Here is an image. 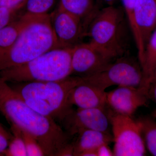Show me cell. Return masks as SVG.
<instances>
[{
	"mask_svg": "<svg viewBox=\"0 0 156 156\" xmlns=\"http://www.w3.org/2000/svg\"><path fill=\"white\" fill-rule=\"evenodd\" d=\"M0 112L10 125L33 135L46 156H59L72 136L55 120L29 106L8 82L0 77Z\"/></svg>",
	"mask_w": 156,
	"mask_h": 156,
	"instance_id": "1",
	"label": "cell"
},
{
	"mask_svg": "<svg viewBox=\"0 0 156 156\" xmlns=\"http://www.w3.org/2000/svg\"><path fill=\"white\" fill-rule=\"evenodd\" d=\"M83 82L82 78L70 76L60 81L15 83L11 87L29 106L61 124L73 109L68 103L71 91Z\"/></svg>",
	"mask_w": 156,
	"mask_h": 156,
	"instance_id": "2",
	"label": "cell"
},
{
	"mask_svg": "<svg viewBox=\"0 0 156 156\" xmlns=\"http://www.w3.org/2000/svg\"><path fill=\"white\" fill-rule=\"evenodd\" d=\"M59 48L50 14L29 15L16 41L0 56V72L25 64L49 50Z\"/></svg>",
	"mask_w": 156,
	"mask_h": 156,
	"instance_id": "3",
	"label": "cell"
},
{
	"mask_svg": "<svg viewBox=\"0 0 156 156\" xmlns=\"http://www.w3.org/2000/svg\"><path fill=\"white\" fill-rule=\"evenodd\" d=\"M72 48H57L19 66L0 72L7 82L60 81L71 76Z\"/></svg>",
	"mask_w": 156,
	"mask_h": 156,
	"instance_id": "4",
	"label": "cell"
},
{
	"mask_svg": "<svg viewBox=\"0 0 156 156\" xmlns=\"http://www.w3.org/2000/svg\"><path fill=\"white\" fill-rule=\"evenodd\" d=\"M123 14L113 6L101 9L89 23L87 36L90 42L106 51L114 58L125 52L122 25Z\"/></svg>",
	"mask_w": 156,
	"mask_h": 156,
	"instance_id": "5",
	"label": "cell"
},
{
	"mask_svg": "<svg viewBox=\"0 0 156 156\" xmlns=\"http://www.w3.org/2000/svg\"><path fill=\"white\" fill-rule=\"evenodd\" d=\"M107 112L114 141V156L145 155V143L138 121L130 116L117 113L111 108Z\"/></svg>",
	"mask_w": 156,
	"mask_h": 156,
	"instance_id": "6",
	"label": "cell"
},
{
	"mask_svg": "<svg viewBox=\"0 0 156 156\" xmlns=\"http://www.w3.org/2000/svg\"><path fill=\"white\" fill-rule=\"evenodd\" d=\"M82 79L84 83L103 90L113 86L137 87L142 81V70L131 58L121 57L100 71Z\"/></svg>",
	"mask_w": 156,
	"mask_h": 156,
	"instance_id": "7",
	"label": "cell"
},
{
	"mask_svg": "<svg viewBox=\"0 0 156 156\" xmlns=\"http://www.w3.org/2000/svg\"><path fill=\"white\" fill-rule=\"evenodd\" d=\"M115 59L91 42L81 43L72 50L71 76H88L104 69Z\"/></svg>",
	"mask_w": 156,
	"mask_h": 156,
	"instance_id": "8",
	"label": "cell"
},
{
	"mask_svg": "<svg viewBox=\"0 0 156 156\" xmlns=\"http://www.w3.org/2000/svg\"><path fill=\"white\" fill-rule=\"evenodd\" d=\"M50 18L58 48H73L87 36L83 23L72 14L57 8L50 14Z\"/></svg>",
	"mask_w": 156,
	"mask_h": 156,
	"instance_id": "9",
	"label": "cell"
},
{
	"mask_svg": "<svg viewBox=\"0 0 156 156\" xmlns=\"http://www.w3.org/2000/svg\"><path fill=\"white\" fill-rule=\"evenodd\" d=\"M106 109H73L61 123L65 131L71 135L86 129L108 132L109 119Z\"/></svg>",
	"mask_w": 156,
	"mask_h": 156,
	"instance_id": "10",
	"label": "cell"
},
{
	"mask_svg": "<svg viewBox=\"0 0 156 156\" xmlns=\"http://www.w3.org/2000/svg\"><path fill=\"white\" fill-rule=\"evenodd\" d=\"M148 95L141 87H119L107 92V104L117 113L132 116L137 109L146 105Z\"/></svg>",
	"mask_w": 156,
	"mask_h": 156,
	"instance_id": "11",
	"label": "cell"
},
{
	"mask_svg": "<svg viewBox=\"0 0 156 156\" xmlns=\"http://www.w3.org/2000/svg\"><path fill=\"white\" fill-rule=\"evenodd\" d=\"M105 90L84 83L73 88L70 93L68 103L70 106L76 105L78 108H106L107 106Z\"/></svg>",
	"mask_w": 156,
	"mask_h": 156,
	"instance_id": "12",
	"label": "cell"
},
{
	"mask_svg": "<svg viewBox=\"0 0 156 156\" xmlns=\"http://www.w3.org/2000/svg\"><path fill=\"white\" fill-rule=\"evenodd\" d=\"M134 14L140 40L145 48L156 27V0H136Z\"/></svg>",
	"mask_w": 156,
	"mask_h": 156,
	"instance_id": "13",
	"label": "cell"
},
{
	"mask_svg": "<svg viewBox=\"0 0 156 156\" xmlns=\"http://www.w3.org/2000/svg\"><path fill=\"white\" fill-rule=\"evenodd\" d=\"M98 0H59L58 8L80 19L85 28L101 9Z\"/></svg>",
	"mask_w": 156,
	"mask_h": 156,
	"instance_id": "14",
	"label": "cell"
},
{
	"mask_svg": "<svg viewBox=\"0 0 156 156\" xmlns=\"http://www.w3.org/2000/svg\"><path fill=\"white\" fill-rule=\"evenodd\" d=\"M74 141V156L79 155L85 151L97 149L104 144H109L113 140V136L108 132L86 129L79 132Z\"/></svg>",
	"mask_w": 156,
	"mask_h": 156,
	"instance_id": "15",
	"label": "cell"
},
{
	"mask_svg": "<svg viewBox=\"0 0 156 156\" xmlns=\"http://www.w3.org/2000/svg\"><path fill=\"white\" fill-rule=\"evenodd\" d=\"M142 80L139 87L149 92L156 68V29L152 34L146 46L143 62L141 65Z\"/></svg>",
	"mask_w": 156,
	"mask_h": 156,
	"instance_id": "16",
	"label": "cell"
},
{
	"mask_svg": "<svg viewBox=\"0 0 156 156\" xmlns=\"http://www.w3.org/2000/svg\"><path fill=\"white\" fill-rule=\"evenodd\" d=\"M28 17V15H21L0 29V56L7 52L14 44Z\"/></svg>",
	"mask_w": 156,
	"mask_h": 156,
	"instance_id": "17",
	"label": "cell"
},
{
	"mask_svg": "<svg viewBox=\"0 0 156 156\" xmlns=\"http://www.w3.org/2000/svg\"><path fill=\"white\" fill-rule=\"evenodd\" d=\"M122 1L125 13L128 18L129 26L135 41L138 51V58L141 65L144 58L145 48L141 42L135 21L134 5L136 0H122Z\"/></svg>",
	"mask_w": 156,
	"mask_h": 156,
	"instance_id": "18",
	"label": "cell"
},
{
	"mask_svg": "<svg viewBox=\"0 0 156 156\" xmlns=\"http://www.w3.org/2000/svg\"><path fill=\"white\" fill-rule=\"evenodd\" d=\"M59 0H27L22 8L21 15L41 16L53 12Z\"/></svg>",
	"mask_w": 156,
	"mask_h": 156,
	"instance_id": "19",
	"label": "cell"
},
{
	"mask_svg": "<svg viewBox=\"0 0 156 156\" xmlns=\"http://www.w3.org/2000/svg\"><path fill=\"white\" fill-rule=\"evenodd\" d=\"M137 121L140 126L147 149L152 155L156 156V122L148 118Z\"/></svg>",
	"mask_w": 156,
	"mask_h": 156,
	"instance_id": "20",
	"label": "cell"
},
{
	"mask_svg": "<svg viewBox=\"0 0 156 156\" xmlns=\"http://www.w3.org/2000/svg\"><path fill=\"white\" fill-rule=\"evenodd\" d=\"M11 129L13 135L9 141V147L5 153V155L27 156L21 130L13 125H11Z\"/></svg>",
	"mask_w": 156,
	"mask_h": 156,
	"instance_id": "21",
	"label": "cell"
},
{
	"mask_svg": "<svg viewBox=\"0 0 156 156\" xmlns=\"http://www.w3.org/2000/svg\"><path fill=\"white\" fill-rule=\"evenodd\" d=\"M21 131L27 156H46L43 149L35 137L28 132L21 130Z\"/></svg>",
	"mask_w": 156,
	"mask_h": 156,
	"instance_id": "22",
	"label": "cell"
},
{
	"mask_svg": "<svg viewBox=\"0 0 156 156\" xmlns=\"http://www.w3.org/2000/svg\"><path fill=\"white\" fill-rule=\"evenodd\" d=\"M20 10L11 9L0 7V29L5 27L17 19L20 16L17 12Z\"/></svg>",
	"mask_w": 156,
	"mask_h": 156,
	"instance_id": "23",
	"label": "cell"
},
{
	"mask_svg": "<svg viewBox=\"0 0 156 156\" xmlns=\"http://www.w3.org/2000/svg\"><path fill=\"white\" fill-rule=\"evenodd\" d=\"M27 0H2L0 7L14 10H21Z\"/></svg>",
	"mask_w": 156,
	"mask_h": 156,
	"instance_id": "24",
	"label": "cell"
},
{
	"mask_svg": "<svg viewBox=\"0 0 156 156\" xmlns=\"http://www.w3.org/2000/svg\"><path fill=\"white\" fill-rule=\"evenodd\" d=\"M12 135L0 131V154L5 155Z\"/></svg>",
	"mask_w": 156,
	"mask_h": 156,
	"instance_id": "25",
	"label": "cell"
},
{
	"mask_svg": "<svg viewBox=\"0 0 156 156\" xmlns=\"http://www.w3.org/2000/svg\"><path fill=\"white\" fill-rule=\"evenodd\" d=\"M97 156H114L113 151L108 146V144H104L99 146L96 149Z\"/></svg>",
	"mask_w": 156,
	"mask_h": 156,
	"instance_id": "26",
	"label": "cell"
},
{
	"mask_svg": "<svg viewBox=\"0 0 156 156\" xmlns=\"http://www.w3.org/2000/svg\"><path fill=\"white\" fill-rule=\"evenodd\" d=\"M79 156H97L96 149L85 151L80 154Z\"/></svg>",
	"mask_w": 156,
	"mask_h": 156,
	"instance_id": "27",
	"label": "cell"
},
{
	"mask_svg": "<svg viewBox=\"0 0 156 156\" xmlns=\"http://www.w3.org/2000/svg\"><path fill=\"white\" fill-rule=\"evenodd\" d=\"M117 0H98V2L99 4L100 3H104L107 4L108 5V6H113V4Z\"/></svg>",
	"mask_w": 156,
	"mask_h": 156,
	"instance_id": "28",
	"label": "cell"
},
{
	"mask_svg": "<svg viewBox=\"0 0 156 156\" xmlns=\"http://www.w3.org/2000/svg\"><path fill=\"white\" fill-rule=\"evenodd\" d=\"M152 84H154L153 88V93L154 97V98L155 100L156 101V84L153 83Z\"/></svg>",
	"mask_w": 156,
	"mask_h": 156,
	"instance_id": "29",
	"label": "cell"
},
{
	"mask_svg": "<svg viewBox=\"0 0 156 156\" xmlns=\"http://www.w3.org/2000/svg\"><path fill=\"white\" fill-rule=\"evenodd\" d=\"M0 131H2V132H5V133H8V132L6 131L5 129L4 128V127L2 126V125L1 124V123H0Z\"/></svg>",
	"mask_w": 156,
	"mask_h": 156,
	"instance_id": "30",
	"label": "cell"
},
{
	"mask_svg": "<svg viewBox=\"0 0 156 156\" xmlns=\"http://www.w3.org/2000/svg\"><path fill=\"white\" fill-rule=\"evenodd\" d=\"M156 79V68L155 69V73H154V80H155ZM153 81V82H154Z\"/></svg>",
	"mask_w": 156,
	"mask_h": 156,
	"instance_id": "31",
	"label": "cell"
},
{
	"mask_svg": "<svg viewBox=\"0 0 156 156\" xmlns=\"http://www.w3.org/2000/svg\"><path fill=\"white\" fill-rule=\"evenodd\" d=\"M153 115L154 117L156 119V111L154 112L153 113Z\"/></svg>",
	"mask_w": 156,
	"mask_h": 156,
	"instance_id": "32",
	"label": "cell"
},
{
	"mask_svg": "<svg viewBox=\"0 0 156 156\" xmlns=\"http://www.w3.org/2000/svg\"><path fill=\"white\" fill-rule=\"evenodd\" d=\"M0 156H3V155L2 154H0Z\"/></svg>",
	"mask_w": 156,
	"mask_h": 156,
	"instance_id": "33",
	"label": "cell"
},
{
	"mask_svg": "<svg viewBox=\"0 0 156 156\" xmlns=\"http://www.w3.org/2000/svg\"><path fill=\"white\" fill-rule=\"evenodd\" d=\"M1 1H2V0H0V2H1Z\"/></svg>",
	"mask_w": 156,
	"mask_h": 156,
	"instance_id": "34",
	"label": "cell"
}]
</instances>
